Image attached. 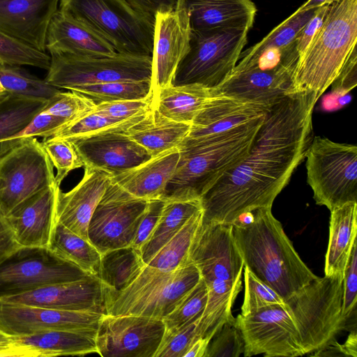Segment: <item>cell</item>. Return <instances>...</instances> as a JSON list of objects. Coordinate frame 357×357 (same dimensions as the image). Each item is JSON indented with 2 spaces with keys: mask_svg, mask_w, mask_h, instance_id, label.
Instances as JSON below:
<instances>
[{
  "mask_svg": "<svg viewBox=\"0 0 357 357\" xmlns=\"http://www.w3.org/2000/svg\"><path fill=\"white\" fill-rule=\"evenodd\" d=\"M317 100L312 92L294 91L270 108L248 154L201 197L202 223L233 225L243 213L272 208L305 159Z\"/></svg>",
  "mask_w": 357,
  "mask_h": 357,
  "instance_id": "1",
  "label": "cell"
},
{
  "mask_svg": "<svg viewBox=\"0 0 357 357\" xmlns=\"http://www.w3.org/2000/svg\"><path fill=\"white\" fill-rule=\"evenodd\" d=\"M252 213L249 223L232 225L236 246L244 266L286 301L318 276L299 257L271 208Z\"/></svg>",
  "mask_w": 357,
  "mask_h": 357,
  "instance_id": "2",
  "label": "cell"
},
{
  "mask_svg": "<svg viewBox=\"0 0 357 357\" xmlns=\"http://www.w3.org/2000/svg\"><path fill=\"white\" fill-rule=\"evenodd\" d=\"M264 117L217 135L185 139L178 146V163L162 199H200L226 172L248 154Z\"/></svg>",
  "mask_w": 357,
  "mask_h": 357,
  "instance_id": "3",
  "label": "cell"
},
{
  "mask_svg": "<svg viewBox=\"0 0 357 357\" xmlns=\"http://www.w3.org/2000/svg\"><path fill=\"white\" fill-rule=\"evenodd\" d=\"M357 42V0L329 5L323 22L303 53L294 73V91L319 99L340 74Z\"/></svg>",
  "mask_w": 357,
  "mask_h": 357,
  "instance_id": "4",
  "label": "cell"
},
{
  "mask_svg": "<svg viewBox=\"0 0 357 357\" xmlns=\"http://www.w3.org/2000/svg\"><path fill=\"white\" fill-rule=\"evenodd\" d=\"M200 279L199 270L190 259L170 272L146 265L123 290L115 291L104 287L106 314L162 319Z\"/></svg>",
  "mask_w": 357,
  "mask_h": 357,
  "instance_id": "5",
  "label": "cell"
},
{
  "mask_svg": "<svg viewBox=\"0 0 357 357\" xmlns=\"http://www.w3.org/2000/svg\"><path fill=\"white\" fill-rule=\"evenodd\" d=\"M343 278L340 273L318 277L284 301L305 354L323 348L344 329Z\"/></svg>",
  "mask_w": 357,
  "mask_h": 357,
  "instance_id": "6",
  "label": "cell"
},
{
  "mask_svg": "<svg viewBox=\"0 0 357 357\" xmlns=\"http://www.w3.org/2000/svg\"><path fill=\"white\" fill-rule=\"evenodd\" d=\"M59 9L89 26L116 52L152 55L155 21L126 0H60Z\"/></svg>",
  "mask_w": 357,
  "mask_h": 357,
  "instance_id": "7",
  "label": "cell"
},
{
  "mask_svg": "<svg viewBox=\"0 0 357 357\" xmlns=\"http://www.w3.org/2000/svg\"><path fill=\"white\" fill-rule=\"evenodd\" d=\"M307 182L317 205L330 211L357 202V146L313 137L305 157Z\"/></svg>",
  "mask_w": 357,
  "mask_h": 357,
  "instance_id": "8",
  "label": "cell"
},
{
  "mask_svg": "<svg viewBox=\"0 0 357 357\" xmlns=\"http://www.w3.org/2000/svg\"><path fill=\"white\" fill-rule=\"evenodd\" d=\"M248 32L243 29L192 31L190 50L180 63L172 84L218 87L236 66L247 43Z\"/></svg>",
  "mask_w": 357,
  "mask_h": 357,
  "instance_id": "9",
  "label": "cell"
},
{
  "mask_svg": "<svg viewBox=\"0 0 357 357\" xmlns=\"http://www.w3.org/2000/svg\"><path fill=\"white\" fill-rule=\"evenodd\" d=\"M50 66L45 80L58 89L115 81L151 80L149 55L116 52L111 56L50 54Z\"/></svg>",
  "mask_w": 357,
  "mask_h": 357,
  "instance_id": "10",
  "label": "cell"
},
{
  "mask_svg": "<svg viewBox=\"0 0 357 357\" xmlns=\"http://www.w3.org/2000/svg\"><path fill=\"white\" fill-rule=\"evenodd\" d=\"M55 183L53 165L35 137L20 139L0 156V213L6 217Z\"/></svg>",
  "mask_w": 357,
  "mask_h": 357,
  "instance_id": "11",
  "label": "cell"
},
{
  "mask_svg": "<svg viewBox=\"0 0 357 357\" xmlns=\"http://www.w3.org/2000/svg\"><path fill=\"white\" fill-rule=\"evenodd\" d=\"M89 275L47 248L20 247L0 264V298Z\"/></svg>",
  "mask_w": 357,
  "mask_h": 357,
  "instance_id": "12",
  "label": "cell"
},
{
  "mask_svg": "<svg viewBox=\"0 0 357 357\" xmlns=\"http://www.w3.org/2000/svg\"><path fill=\"white\" fill-rule=\"evenodd\" d=\"M148 202L130 195L111 180L90 220L89 242L101 255L131 246Z\"/></svg>",
  "mask_w": 357,
  "mask_h": 357,
  "instance_id": "13",
  "label": "cell"
},
{
  "mask_svg": "<svg viewBox=\"0 0 357 357\" xmlns=\"http://www.w3.org/2000/svg\"><path fill=\"white\" fill-rule=\"evenodd\" d=\"M244 341L245 357L305 355L300 336L285 303L259 309L236 317Z\"/></svg>",
  "mask_w": 357,
  "mask_h": 357,
  "instance_id": "14",
  "label": "cell"
},
{
  "mask_svg": "<svg viewBox=\"0 0 357 357\" xmlns=\"http://www.w3.org/2000/svg\"><path fill=\"white\" fill-rule=\"evenodd\" d=\"M165 326L162 319L126 314H105L96 335L102 357H154Z\"/></svg>",
  "mask_w": 357,
  "mask_h": 357,
  "instance_id": "15",
  "label": "cell"
},
{
  "mask_svg": "<svg viewBox=\"0 0 357 357\" xmlns=\"http://www.w3.org/2000/svg\"><path fill=\"white\" fill-rule=\"evenodd\" d=\"M192 29L188 11L178 0L175 9L155 16L152 58V99L172 85L176 71L190 48Z\"/></svg>",
  "mask_w": 357,
  "mask_h": 357,
  "instance_id": "16",
  "label": "cell"
},
{
  "mask_svg": "<svg viewBox=\"0 0 357 357\" xmlns=\"http://www.w3.org/2000/svg\"><path fill=\"white\" fill-rule=\"evenodd\" d=\"M105 314L54 310L0 299V331L10 337L50 331L97 332Z\"/></svg>",
  "mask_w": 357,
  "mask_h": 357,
  "instance_id": "17",
  "label": "cell"
},
{
  "mask_svg": "<svg viewBox=\"0 0 357 357\" xmlns=\"http://www.w3.org/2000/svg\"><path fill=\"white\" fill-rule=\"evenodd\" d=\"M188 258L205 284L234 280L243 274L244 264L234 242L232 225L202 222L192 240Z\"/></svg>",
  "mask_w": 357,
  "mask_h": 357,
  "instance_id": "18",
  "label": "cell"
},
{
  "mask_svg": "<svg viewBox=\"0 0 357 357\" xmlns=\"http://www.w3.org/2000/svg\"><path fill=\"white\" fill-rule=\"evenodd\" d=\"M126 126L105 130L70 139L77 151L84 168L102 170L111 175L120 173L148 160L150 154L123 131Z\"/></svg>",
  "mask_w": 357,
  "mask_h": 357,
  "instance_id": "19",
  "label": "cell"
},
{
  "mask_svg": "<svg viewBox=\"0 0 357 357\" xmlns=\"http://www.w3.org/2000/svg\"><path fill=\"white\" fill-rule=\"evenodd\" d=\"M0 299L54 310L106 314L104 285L98 277L93 275Z\"/></svg>",
  "mask_w": 357,
  "mask_h": 357,
  "instance_id": "20",
  "label": "cell"
},
{
  "mask_svg": "<svg viewBox=\"0 0 357 357\" xmlns=\"http://www.w3.org/2000/svg\"><path fill=\"white\" fill-rule=\"evenodd\" d=\"M56 182L36 193L4 217L20 247L47 248L55 223Z\"/></svg>",
  "mask_w": 357,
  "mask_h": 357,
  "instance_id": "21",
  "label": "cell"
},
{
  "mask_svg": "<svg viewBox=\"0 0 357 357\" xmlns=\"http://www.w3.org/2000/svg\"><path fill=\"white\" fill-rule=\"evenodd\" d=\"M60 0H0V31L46 52L48 26Z\"/></svg>",
  "mask_w": 357,
  "mask_h": 357,
  "instance_id": "22",
  "label": "cell"
},
{
  "mask_svg": "<svg viewBox=\"0 0 357 357\" xmlns=\"http://www.w3.org/2000/svg\"><path fill=\"white\" fill-rule=\"evenodd\" d=\"M111 182V174L84 168L80 181L70 191L58 192L55 221L89 241L88 227L93 211Z\"/></svg>",
  "mask_w": 357,
  "mask_h": 357,
  "instance_id": "23",
  "label": "cell"
},
{
  "mask_svg": "<svg viewBox=\"0 0 357 357\" xmlns=\"http://www.w3.org/2000/svg\"><path fill=\"white\" fill-rule=\"evenodd\" d=\"M272 106L212 94L192 121L185 139L208 137L252 123L263 119Z\"/></svg>",
  "mask_w": 357,
  "mask_h": 357,
  "instance_id": "24",
  "label": "cell"
},
{
  "mask_svg": "<svg viewBox=\"0 0 357 357\" xmlns=\"http://www.w3.org/2000/svg\"><path fill=\"white\" fill-rule=\"evenodd\" d=\"M45 48L50 54L111 56L116 53L95 30L59 9L48 26Z\"/></svg>",
  "mask_w": 357,
  "mask_h": 357,
  "instance_id": "25",
  "label": "cell"
},
{
  "mask_svg": "<svg viewBox=\"0 0 357 357\" xmlns=\"http://www.w3.org/2000/svg\"><path fill=\"white\" fill-rule=\"evenodd\" d=\"M179 158L178 147L172 148L137 166L111 175V180L136 198L148 201L162 199Z\"/></svg>",
  "mask_w": 357,
  "mask_h": 357,
  "instance_id": "26",
  "label": "cell"
},
{
  "mask_svg": "<svg viewBox=\"0 0 357 357\" xmlns=\"http://www.w3.org/2000/svg\"><path fill=\"white\" fill-rule=\"evenodd\" d=\"M185 7L192 31L214 29L250 30L257 8L251 0H179Z\"/></svg>",
  "mask_w": 357,
  "mask_h": 357,
  "instance_id": "27",
  "label": "cell"
},
{
  "mask_svg": "<svg viewBox=\"0 0 357 357\" xmlns=\"http://www.w3.org/2000/svg\"><path fill=\"white\" fill-rule=\"evenodd\" d=\"M97 332L50 331L13 337L21 357L83 356L98 353Z\"/></svg>",
  "mask_w": 357,
  "mask_h": 357,
  "instance_id": "28",
  "label": "cell"
},
{
  "mask_svg": "<svg viewBox=\"0 0 357 357\" xmlns=\"http://www.w3.org/2000/svg\"><path fill=\"white\" fill-rule=\"evenodd\" d=\"M190 125L169 119L152 106L123 131L153 157L177 147L188 136Z\"/></svg>",
  "mask_w": 357,
  "mask_h": 357,
  "instance_id": "29",
  "label": "cell"
},
{
  "mask_svg": "<svg viewBox=\"0 0 357 357\" xmlns=\"http://www.w3.org/2000/svg\"><path fill=\"white\" fill-rule=\"evenodd\" d=\"M356 216L357 202H349L331 211L325 275L344 274L353 245L356 241Z\"/></svg>",
  "mask_w": 357,
  "mask_h": 357,
  "instance_id": "30",
  "label": "cell"
},
{
  "mask_svg": "<svg viewBox=\"0 0 357 357\" xmlns=\"http://www.w3.org/2000/svg\"><path fill=\"white\" fill-rule=\"evenodd\" d=\"M211 96V89L198 84H172L158 91L153 106L169 119L191 124Z\"/></svg>",
  "mask_w": 357,
  "mask_h": 357,
  "instance_id": "31",
  "label": "cell"
},
{
  "mask_svg": "<svg viewBox=\"0 0 357 357\" xmlns=\"http://www.w3.org/2000/svg\"><path fill=\"white\" fill-rule=\"evenodd\" d=\"M202 210L200 199L165 201L158 222L151 236L139 250L144 262L147 264L185 222L197 211Z\"/></svg>",
  "mask_w": 357,
  "mask_h": 357,
  "instance_id": "32",
  "label": "cell"
},
{
  "mask_svg": "<svg viewBox=\"0 0 357 357\" xmlns=\"http://www.w3.org/2000/svg\"><path fill=\"white\" fill-rule=\"evenodd\" d=\"M208 301L199 323L202 337L211 339L233 317L231 307L242 289V276L234 280H215L206 284Z\"/></svg>",
  "mask_w": 357,
  "mask_h": 357,
  "instance_id": "33",
  "label": "cell"
},
{
  "mask_svg": "<svg viewBox=\"0 0 357 357\" xmlns=\"http://www.w3.org/2000/svg\"><path fill=\"white\" fill-rule=\"evenodd\" d=\"M47 248L89 275L98 277L101 254L88 241L55 221Z\"/></svg>",
  "mask_w": 357,
  "mask_h": 357,
  "instance_id": "34",
  "label": "cell"
},
{
  "mask_svg": "<svg viewBox=\"0 0 357 357\" xmlns=\"http://www.w3.org/2000/svg\"><path fill=\"white\" fill-rule=\"evenodd\" d=\"M146 265L132 246L112 250L101 255L98 278L105 288L119 291L133 282Z\"/></svg>",
  "mask_w": 357,
  "mask_h": 357,
  "instance_id": "35",
  "label": "cell"
},
{
  "mask_svg": "<svg viewBox=\"0 0 357 357\" xmlns=\"http://www.w3.org/2000/svg\"><path fill=\"white\" fill-rule=\"evenodd\" d=\"M49 100L7 93L0 98V142L24 129Z\"/></svg>",
  "mask_w": 357,
  "mask_h": 357,
  "instance_id": "36",
  "label": "cell"
},
{
  "mask_svg": "<svg viewBox=\"0 0 357 357\" xmlns=\"http://www.w3.org/2000/svg\"><path fill=\"white\" fill-rule=\"evenodd\" d=\"M203 211L195 213L146 264L162 271H173L188 260L189 250L202 222Z\"/></svg>",
  "mask_w": 357,
  "mask_h": 357,
  "instance_id": "37",
  "label": "cell"
},
{
  "mask_svg": "<svg viewBox=\"0 0 357 357\" xmlns=\"http://www.w3.org/2000/svg\"><path fill=\"white\" fill-rule=\"evenodd\" d=\"M0 85L7 93L50 100L59 89L32 75L21 66L0 63Z\"/></svg>",
  "mask_w": 357,
  "mask_h": 357,
  "instance_id": "38",
  "label": "cell"
},
{
  "mask_svg": "<svg viewBox=\"0 0 357 357\" xmlns=\"http://www.w3.org/2000/svg\"><path fill=\"white\" fill-rule=\"evenodd\" d=\"M73 91L84 95L96 105L126 100L152 98L151 81H115L75 87Z\"/></svg>",
  "mask_w": 357,
  "mask_h": 357,
  "instance_id": "39",
  "label": "cell"
},
{
  "mask_svg": "<svg viewBox=\"0 0 357 357\" xmlns=\"http://www.w3.org/2000/svg\"><path fill=\"white\" fill-rule=\"evenodd\" d=\"M316 8L297 9L287 19L275 26L261 40L242 51L241 55L253 56L268 50L284 49L296 41L300 31L313 15Z\"/></svg>",
  "mask_w": 357,
  "mask_h": 357,
  "instance_id": "40",
  "label": "cell"
},
{
  "mask_svg": "<svg viewBox=\"0 0 357 357\" xmlns=\"http://www.w3.org/2000/svg\"><path fill=\"white\" fill-rule=\"evenodd\" d=\"M208 301V289L201 278L197 284L186 293L174 309L162 321L165 330L178 328L186 322L202 317Z\"/></svg>",
  "mask_w": 357,
  "mask_h": 357,
  "instance_id": "41",
  "label": "cell"
},
{
  "mask_svg": "<svg viewBox=\"0 0 357 357\" xmlns=\"http://www.w3.org/2000/svg\"><path fill=\"white\" fill-rule=\"evenodd\" d=\"M50 56L0 31V63L48 70Z\"/></svg>",
  "mask_w": 357,
  "mask_h": 357,
  "instance_id": "42",
  "label": "cell"
},
{
  "mask_svg": "<svg viewBox=\"0 0 357 357\" xmlns=\"http://www.w3.org/2000/svg\"><path fill=\"white\" fill-rule=\"evenodd\" d=\"M41 144L56 169L55 182L59 185L71 171L84 167L82 160L70 139L48 137Z\"/></svg>",
  "mask_w": 357,
  "mask_h": 357,
  "instance_id": "43",
  "label": "cell"
},
{
  "mask_svg": "<svg viewBox=\"0 0 357 357\" xmlns=\"http://www.w3.org/2000/svg\"><path fill=\"white\" fill-rule=\"evenodd\" d=\"M200 319H192L178 328L165 330L154 357H184L192 344L202 337Z\"/></svg>",
  "mask_w": 357,
  "mask_h": 357,
  "instance_id": "44",
  "label": "cell"
},
{
  "mask_svg": "<svg viewBox=\"0 0 357 357\" xmlns=\"http://www.w3.org/2000/svg\"><path fill=\"white\" fill-rule=\"evenodd\" d=\"M243 280L244 297L241 315H248L268 306L284 304V299L275 290L258 279L245 266Z\"/></svg>",
  "mask_w": 357,
  "mask_h": 357,
  "instance_id": "45",
  "label": "cell"
},
{
  "mask_svg": "<svg viewBox=\"0 0 357 357\" xmlns=\"http://www.w3.org/2000/svg\"><path fill=\"white\" fill-rule=\"evenodd\" d=\"M96 105L82 93L60 91L48 101L43 111L64 119L68 125L95 109Z\"/></svg>",
  "mask_w": 357,
  "mask_h": 357,
  "instance_id": "46",
  "label": "cell"
},
{
  "mask_svg": "<svg viewBox=\"0 0 357 357\" xmlns=\"http://www.w3.org/2000/svg\"><path fill=\"white\" fill-rule=\"evenodd\" d=\"M143 115L126 122L118 123L95 108L91 112L61 128L50 137L71 139L84 137L105 130L129 126Z\"/></svg>",
  "mask_w": 357,
  "mask_h": 357,
  "instance_id": "47",
  "label": "cell"
},
{
  "mask_svg": "<svg viewBox=\"0 0 357 357\" xmlns=\"http://www.w3.org/2000/svg\"><path fill=\"white\" fill-rule=\"evenodd\" d=\"M243 351V338L233 317L212 337L204 357H238Z\"/></svg>",
  "mask_w": 357,
  "mask_h": 357,
  "instance_id": "48",
  "label": "cell"
},
{
  "mask_svg": "<svg viewBox=\"0 0 357 357\" xmlns=\"http://www.w3.org/2000/svg\"><path fill=\"white\" fill-rule=\"evenodd\" d=\"M357 302V244L354 243L343 278L342 317L344 330H356L352 319H356Z\"/></svg>",
  "mask_w": 357,
  "mask_h": 357,
  "instance_id": "49",
  "label": "cell"
},
{
  "mask_svg": "<svg viewBox=\"0 0 357 357\" xmlns=\"http://www.w3.org/2000/svg\"><path fill=\"white\" fill-rule=\"evenodd\" d=\"M152 106L150 98L102 102L96 105V109L116 122L123 123L146 114Z\"/></svg>",
  "mask_w": 357,
  "mask_h": 357,
  "instance_id": "50",
  "label": "cell"
},
{
  "mask_svg": "<svg viewBox=\"0 0 357 357\" xmlns=\"http://www.w3.org/2000/svg\"><path fill=\"white\" fill-rule=\"evenodd\" d=\"M165 203V201L162 199L149 200L131 245L139 252L149 240L155 228Z\"/></svg>",
  "mask_w": 357,
  "mask_h": 357,
  "instance_id": "51",
  "label": "cell"
},
{
  "mask_svg": "<svg viewBox=\"0 0 357 357\" xmlns=\"http://www.w3.org/2000/svg\"><path fill=\"white\" fill-rule=\"evenodd\" d=\"M357 84V52L354 48L342 68L340 74L333 81L332 91L339 95H345Z\"/></svg>",
  "mask_w": 357,
  "mask_h": 357,
  "instance_id": "52",
  "label": "cell"
},
{
  "mask_svg": "<svg viewBox=\"0 0 357 357\" xmlns=\"http://www.w3.org/2000/svg\"><path fill=\"white\" fill-rule=\"evenodd\" d=\"M329 5L318 7L296 38V47L299 55L307 47L313 36L321 26Z\"/></svg>",
  "mask_w": 357,
  "mask_h": 357,
  "instance_id": "53",
  "label": "cell"
},
{
  "mask_svg": "<svg viewBox=\"0 0 357 357\" xmlns=\"http://www.w3.org/2000/svg\"><path fill=\"white\" fill-rule=\"evenodd\" d=\"M135 10L155 21L158 12H167L176 8L178 0H126Z\"/></svg>",
  "mask_w": 357,
  "mask_h": 357,
  "instance_id": "54",
  "label": "cell"
},
{
  "mask_svg": "<svg viewBox=\"0 0 357 357\" xmlns=\"http://www.w3.org/2000/svg\"><path fill=\"white\" fill-rule=\"evenodd\" d=\"M19 248L4 217L0 213V264Z\"/></svg>",
  "mask_w": 357,
  "mask_h": 357,
  "instance_id": "55",
  "label": "cell"
},
{
  "mask_svg": "<svg viewBox=\"0 0 357 357\" xmlns=\"http://www.w3.org/2000/svg\"><path fill=\"white\" fill-rule=\"evenodd\" d=\"M0 357H19L13 337L0 331Z\"/></svg>",
  "mask_w": 357,
  "mask_h": 357,
  "instance_id": "56",
  "label": "cell"
},
{
  "mask_svg": "<svg viewBox=\"0 0 357 357\" xmlns=\"http://www.w3.org/2000/svg\"><path fill=\"white\" fill-rule=\"evenodd\" d=\"M211 339L199 337L190 347L184 357H204Z\"/></svg>",
  "mask_w": 357,
  "mask_h": 357,
  "instance_id": "57",
  "label": "cell"
},
{
  "mask_svg": "<svg viewBox=\"0 0 357 357\" xmlns=\"http://www.w3.org/2000/svg\"><path fill=\"white\" fill-rule=\"evenodd\" d=\"M345 356L357 357V333L356 331H350L347 340L341 344Z\"/></svg>",
  "mask_w": 357,
  "mask_h": 357,
  "instance_id": "58",
  "label": "cell"
},
{
  "mask_svg": "<svg viewBox=\"0 0 357 357\" xmlns=\"http://www.w3.org/2000/svg\"><path fill=\"white\" fill-rule=\"evenodd\" d=\"M339 0H307L298 8L300 10H309L317 8L324 5H331Z\"/></svg>",
  "mask_w": 357,
  "mask_h": 357,
  "instance_id": "59",
  "label": "cell"
},
{
  "mask_svg": "<svg viewBox=\"0 0 357 357\" xmlns=\"http://www.w3.org/2000/svg\"><path fill=\"white\" fill-rule=\"evenodd\" d=\"M6 94H7V93H6V92L1 93H0V98H2V97H3V96H6Z\"/></svg>",
  "mask_w": 357,
  "mask_h": 357,
  "instance_id": "60",
  "label": "cell"
}]
</instances>
